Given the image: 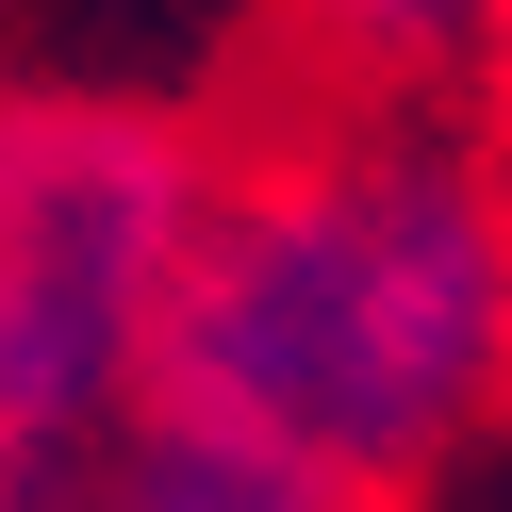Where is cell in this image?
Instances as JSON below:
<instances>
[{"instance_id": "1", "label": "cell", "mask_w": 512, "mask_h": 512, "mask_svg": "<svg viewBox=\"0 0 512 512\" xmlns=\"http://www.w3.org/2000/svg\"><path fill=\"white\" fill-rule=\"evenodd\" d=\"M149 397L331 512L413 496L512 397V199L397 116H314L215 166Z\"/></svg>"}, {"instance_id": "2", "label": "cell", "mask_w": 512, "mask_h": 512, "mask_svg": "<svg viewBox=\"0 0 512 512\" xmlns=\"http://www.w3.org/2000/svg\"><path fill=\"white\" fill-rule=\"evenodd\" d=\"M215 166L133 100H17L0 116V479L149 413L166 298L199 248Z\"/></svg>"}, {"instance_id": "3", "label": "cell", "mask_w": 512, "mask_h": 512, "mask_svg": "<svg viewBox=\"0 0 512 512\" xmlns=\"http://www.w3.org/2000/svg\"><path fill=\"white\" fill-rule=\"evenodd\" d=\"M281 34H298L347 100H413V83H446L463 50L512 34V0H281Z\"/></svg>"}, {"instance_id": "4", "label": "cell", "mask_w": 512, "mask_h": 512, "mask_svg": "<svg viewBox=\"0 0 512 512\" xmlns=\"http://www.w3.org/2000/svg\"><path fill=\"white\" fill-rule=\"evenodd\" d=\"M0 116H17V100H0Z\"/></svg>"}]
</instances>
